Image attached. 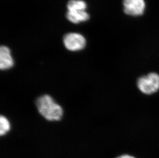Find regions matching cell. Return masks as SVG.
I'll return each mask as SVG.
<instances>
[{
    "instance_id": "obj_7",
    "label": "cell",
    "mask_w": 159,
    "mask_h": 158,
    "mask_svg": "<svg viewBox=\"0 0 159 158\" xmlns=\"http://www.w3.org/2000/svg\"><path fill=\"white\" fill-rule=\"evenodd\" d=\"M87 4L85 2L82 0H70L68 2L67 8L68 11L73 10H83L85 11Z\"/></svg>"
},
{
    "instance_id": "obj_3",
    "label": "cell",
    "mask_w": 159,
    "mask_h": 158,
    "mask_svg": "<svg viewBox=\"0 0 159 158\" xmlns=\"http://www.w3.org/2000/svg\"><path fill=\"white\" fill-rule=\"evenodd\" d=\"M63 43L66 49L72 51L81 50L86 46V39L76 33H70L63 37Z\"/></svg>"
},
{
    "instance_id": "obj_9",
    "label": "cell",
    "mask_w": 159,
    "mask_h": 158,
    "mask_svg": "<svg viewBox=\"0 0 159 158\" xmlns=\"http://www.w3.org/2000/svg\"><path fill=\"white\" fill-rule=\"evenodd\" d=\"M117 158H135V157H133L132 156L129 155H123L120 156Z\"/></svg>"
},
{
    "instance_id": "obj_4",
    "label": "cell",
    "mask_w": 159,
    "mask_h": 158,
    "mask_svg": "<svg viewBox=\"0 0 159 158\" xmlns=\"http://www.w3.org/2000/svg\"><path fill=\"white\" fill-rule=\"evenodd\" d=\"M123 5L125 13L133 16L142 15L145 8L144 0H124Z\"/></svg>"
},
{
    "instance_id": "obj_2",
    "label": "cell",
    "mask_w": 159,
    "mask_h": 158,
    "mask_svg": "<svg viewBox=\"0 0 159 158\" xmlns=\"http://www.w3.org/2000/svg\"><path fill=\"white\" fill-rule=\"evenodd\" d=\"M137 86L142 93L145 94H152L159 90V75L156 72H150L140 77L137 81Z\"/></svg>"
},
{
    "instance_id": "obj_5",
    "label": "cell",
    "mask_w": 159,
    "mask_h": 158,
    "mask_svg": "<svg viewBox=\"0 0 159 158\" xmlns=\"http://www.w3.org/2000/svg\"><path fill=\"white\" fill-rule=\"evenodd\" d=\"M14 62L7 47L2 46L0 48V68L5 70L11 68L14 66Z\"/></svg>"
},
{
    "instance_id": "obj_8",
    "label": "cell",
    "mask_w": 159,
    "mask_h": 158,
    "mask_svg": "<svg viewBox=\"0 0 159 158\" xmlns=\"http://www.w3.org/2000/svg\"><path fill=\"white\" fill-rule=\"evenodd\" d=\"M11 129V124L5 116H1L0 117V135L4 136Z\"/></svg>"
},
{
    "instance_id": "obj_1",
    "label": "cell",
    "mask_w": 159,
    "mask_h": 158,
    "mask_svg": "<svg viewBox=\"0 0 159 158\" xmlns=\"http://www.w3.org/2000/svg\"><path fill=\"white\" fill-rule=\"evenodd\" d=\"M36 105L40 114L48 121H59L63 116L61 106L50 95L44 94L39 97L36 101Z\"/></svg>"
},
{
    "instance_id": "obj_6",
    "label": "cell",
    "mask_w": 159,
    "mask_h": 158,
    "mask_svg": "<svg viewBox=\"0 0 159 158\" xmlns=\"http://www.w3.org/2000/svg\"><path fill=\"white\" fill-rule=\"evenodd\" d=\"M66 17L70 21L75 24L87 21L89 19L88 13L83 10L68 11Z\"/></svg>"
}]
</instances>
